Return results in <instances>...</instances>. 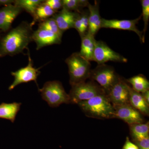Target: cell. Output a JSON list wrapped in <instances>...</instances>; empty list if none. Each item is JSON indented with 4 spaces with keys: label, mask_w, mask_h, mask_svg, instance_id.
<instances>
[{
    "label": "cell",
    "mask_w": 149,
    "mask_h": 149,
    "mask_svg": "<svg viewBox=\"0 0 149 149\" xmlns=\"http://www.w3.org/2000/svg\"><path fill=\"white\" fill-rule=\"evenodd\" d=\"M32 22H22L0 41V57L22 53L32 42Z\"/></svg>",
    "instance_id": "6da1fadb"
},
{
    "label": "cell",
    "mask_w": 149,
    "mask_h": 149,
    "mask_svg": "<svg viewBox=\"0 0 149 149\" xmlns=\"http://www.w3.org/2000/svg\"><path fill=\"white\" fill-rule=\"evenodd\" d=\"M77 104L88 117L99 119L114 118V107L106 94Z\"/></svg>",
    "instance_id": "7a4b0ae2"
},
{
    "label": "cell",
    "mask_w": 149,
    "mask_h": 149,
    "mask_svg": "<svg viewBox=\"0 0 149 149\" xmlns=\"http://www.w3.org/2000/svg\"><path fill=\"white\" fill-rule=\"evenodd\" d=\"M65 62L68 67L70 85L84 82L90 77L91 70L90 62L79 52L73 53L66 59Z\"/></svg>",
    "instance_id": "3957f363"
},
{
    "label": "cell",
    "mask_w": 149,
    "mask_h": 149,
    "mask_svg": "<svg viewBox=\"0 0 149 149\" xmlns=\"http://www.w3.org/2000/svg\"><path fill=\"white\" fill-rule=\"evenodd\" d=\"M39 91L42 99L51 107H56L62 104L70 103L69 95L60 81H48Z\"/></svg>",
    "instance_id": "277c9868"
},
{
    "label": "cell",
    "mask_w": 149,
    "mask_h": 149,
    "mask_svg": "<svg viewBox=\"0 0 149 149\" xmlns=\"http://www.w3.org/2000/svg\"><path fill=\"white\" fill-rule=\"evenodd\" d=\"M71 86L68 94L70 103L77 104L79 102L106 94L103 89L93 81H85Z\"/></svg>",
    "instance_id": "5b68a950"
},
{
    "label": "cell",
    "mask_w": 149,
    "mask_h": 149,
    "mask_svg": "<svg viewBox=\"0 0 149 149\" xmlns=\"http://www.w3.org/2000/svg\"><path fill=\"white\" fill-rule=\"evenodd\" d=\"M120 77L113 68L103 64L98 65L91 70L89 78L97 81L106 94Z\"/></svg>",
    "instance_id": "8992f818"
},
{
    "label": "cell",
    "mask_w": 149,
    "mask_h": 149,
    "mask_svg": "<svg viewBox=\"0 0 149 149\" xmlns=\"http://www.w3.org/2000/svg\"><path fill=\"white\" fill-rule=\"evenodd\" d=\"M28 52V63L27 66L22 68L15 72H11V75L14 77V80L9 87L8 89L10 91L13 90L20 84L29 83L31 81H35L38 86L37 79L40 74V68H36L33 67V61L29 50Z\"/></svg>",
    "instance_id": "52a82bcc"
},
{
    "label": "cell",
    "mask_w": 149,
    "mask_h": 149,
    "mask_svg": "<svg viewBox=\"0 0 149 149\" xmlns=\"http://www.w3.org/2000/svg\"><path fill=\"white\" fill-rule=\"evenodd\" d=\"M93 61L98 65L105 64L109 61L126 63L128 60L109 47L105 43L101 41L95 42Z\"/></svg>",
    "instance_id": "ba28073f"
},
{
    "label": "cell",
    "mask_w": 149,
    "mask_h": 149,
    "mask_svg": "<svg viewBox=\"0 0 149 149\" xmlns=\"http://www.w3.org/2000/svg\"><path fill=\"white\" fill-rule=\"evenodd\" d=\"M130 88L127 82L120 77L107 93V97L113 106L130 104Z\"/></svg>",
    "instance_id": "9c48e42d"
},
{
    "label": "cell",
    "mask_w": 149,
    "mask_h": 149,
    "mask_svg": "<svg viewBox=\"0 0 149 149\" xmlns=\"http://www.w3.org/2000/svg\"><path fill=\"white\" fill-rule=\"evenodd\" d=\"M141 18V15L138 18L131 20L107 19L102 18L101 28H109L133 31L138 35L140 40L143 42V32L140 31L136 26V24H138Z\"/></svg>",
    "instance_id": "30bf717a"
},
{
    "label": "cell",
    "mask_w": 149,
    "mask_h": 149,
    "mask_svg": "<svg viewBox=\"0 0 149 149\" xmlns=\"http://www.w3.org/2000/svg\"><path fill=\"white\" fill-rule=\"evenodd\" d=\"M113 107L114 118L121 119L129 125L143 123L142 114L130 104Z\"/></svg>",
    "instance_id": "8fae6325"
},
{
    "label": "cell",
    "mask_w": 149,
    "mask_h": 149,
    "mask_svg": "<svg viewBox=\"0 0 149 149\" xmlns=\"http://www.w3.org/2000/svg\"><path fill=\"white\" fill-rule=\"evenodd\" d=\"M32 39L36 44L37 50L46 46L60 44L62 39L52 32L40 27L33 32Z\"/></svg>",
    "instance_id": "7c38bea8"
},
{
    "label": "cell",
    "mask_w": 149,
    "mask_h": 149,
    "mask_svg": "<svg viewBox=\"0 0 149 149\" xmlns=\"http://www.w3.org/2000/svg\"><path fill=\"white\" fill-rule=\"evenodd\" d=\"M22 9L14 4L5 6L0 9V29L4 31L10 29L14 20L18 16Z\"/></svg>",
    "instance_id": "4fadbf2b"
},
{
    "label": "cell",
    "mask_w": 149,
    "mask_h": 149,
    "mask_svg": "<svg viewBox=\"0 0 149 149\" xmlns=\"http://www.w3.org/2000/svg\"><path fill=\"white\" fill-rule=\"evenodd\" d=\"M79 13L62 8L60 11L58 12L52 17L54 19L59 29L63 32L74 28V21Z\"/></svg>",
    "instance_id": "5bb4252c"
},
{
    "label": "cell",
    "mask_w": 149,
    "mask_h": 149,
    "mask_svg": "<svg viewBox=\"0 0 149 149\" xmlns=\"http://www.w3.org/2000/svg\"><path fill=\"white\" fill-rule=\"evenodd\" d=\"M88 7L89 10L88 32L95 36L101 28L102 18L100 15L99 2L95 1L94 5L89 3Z\"/></svg>",
    "instance_id": "9a60e30c"
},
{
    "label": "cell",
    "mask_w": 149,
    "mask_h": 149,
    "mask_svg": "<svg viewBox=\"0 0 149 149\" xmlns=\"http://www.w3.org/2000/svg\"><path fill=\"white\" fill-rule=\"evenodd\" d=\"M81 38V49L79 53L88 61H93V56L96 41L95 36L87 32Z\"/></svg>",
    "instance_id": "2e32d148"
},
{
    "label": "cell",
    "mask_w": 149,
    "mask_h": 149,
    "mask_svg": "<svg viewBox=\"0 0 149 149\" xmlns=\"http://www.w3.org/2000/svg\"><path fill=\"white\" fill-rule=\"evenodd\" d=\"M129 104L142 115L148 116L149 104L147 103L141 93L134 91L130 87Z\"/></svg>",
    "instance_id": "e0dca14e"
},
{
    "label": "cell",
    "mask_w": 149,
    "mask_h": 149,
    "mask_svg": "<svg viewBox=\"0 0 149 149\" xmlns=\"http://www.w3.org/2000/svg\"><path fill=\"white\" fill-rule=\"evenodd\" d=\"M21 103H2L0 104V118L10 120L12 123L15 121L17 115L20 109Z\"/></svg>",
    "instance_id": "ac0fdd59"
},
{
    "label": "cell",
    "mask_w": 149,
    "mask_h": 149,
    "mask_svg": "<svg viewBox=\"0 0 149 149\" xmlns=\"http://www.w3.org/2000/svg\"><path fill=\"white\" fill-rule=\"evenodd\" d=\"M57 12L53 10L49 6L46 4L44 1L36 9L33 16V20L32 22L35 24L37 22H40L44 21L48 18H51Z\"/></svg>",
    "instance_id": "d6986e66"
},
{
    "label": "cell",
    "mask_w": 149,
    "mask_h": 149,
    "mask_svg": "<svg viewBox=\"0 0 149 149\" xmlns=\"http://www.w3.org/2000/svg\"><path fill=\"white\" fill-rule=\"evenodd\" d=\"M126 82L132 85L134 91L140 93L149 91V82L143 74H139L129 78Z\"/></svg>",
    "instance_id": "ffe728a7"
},
{
    "label": "cell",
    "mask_w": 149,
    "mask_h": 149,
    "mask_svg": "<svg viewBox=\"0 0 149 149\" xmlns=\"http://www.w3.org/2000/svg\"><path fill=\"white\" fill-rule=\"evenodd\" d=\"M132 140L149 136V123H137L129 125Z\"/></svg>",
    "instance_id": "44dd1931"
},
{
    "label": "cell",
    "mask_w": 149,
    "mask_h": 149,
    "mask_svg": "<svg viewBox=\"0 0 149 149\" xmlns=\"http://www.w3.org/2000/svg\"><path fill=\"white\" fill-rule=\"evenodd\" d=\"M44 1L43 0H15L14 4L24 10L33 17L36 9Z\"/></svg>",
    "instance_id": "7402d4cb"
},
{
    "label": "cell",
    "mask_w": 149,
    "mask_h": 149,
    "mask_svg": "<svg viewBox=\"0 0 149 149\" xmlns=\"http://www.w3.org/2000/svg\"><path fill=\"white\" fill-rule=\"evenodd\" d=\"M63 8L68 10L80 13L81 9L88 7L89 3L86 0H62Z\"/></svg>",
    "instance_id": "603a6c76"
},
{
    "label": "cell",
    "mask_w": 149,
    "mask_h": 149,
    "mask_svg": "<svg viewBox=\"0 0 149 149\" xmlns=\"http://www.w3.org/2000/svg\"><path fill=\"white\" fill-rule=\"evenodd\" d=\"M38 27L47 29L62 39L63 32L59 29L54 19L52 17L39 22Z\"/></svg>",
    "instance_id": "cb8c5ba5"
},
{
    "label": "cell",
    "mask_w": 149,
    "mask_h": 149,
    "mask_svg": "<svg viewBox=\"0 0 149 149\" xmlns=\"http://www.w3.org/2000/svg\"><path fill=\"white\" fill-rule=\"evenodd\" d=\"M142 7V14L144 22V28L143 30V42H145V35L147 30L149 20V1L142 0L141 1Z\"/></svg>",
    "instance_id": "d4e9b609"
},
{
    "label": "cell",
    "mask_w": 149,
    "mask_h": 149,
    "mask_svg": "<svg viewBox=\"0 0 149 149\" xmlns=\"http://www.w3.org/2000/svg\"><path fill=\"white\" fill-rule=\"evenodd\" d=\"M133 143L139 149H149V136L145 138L133 140Z\"/></svg>",
    "instance_id": "484cf974"
},
{
    "label": "cell",
    "mask_w": 149,
    "mask_h": 149,
    "mask_svg": "<svg viewBox=\"0 0 149 149\" xmlns=\"http://www.w3.org/2000/svg\"><path fill=\"white\" fill-rule=\"evenodd\" d=\"M45 3L56 12L63 8L62 0H46Z\"/></svg>",
    "instance_id": "4316f807"
},
{
    "label": "cell",
    "mask_w": 149,
    "mask_h": 149,
    "mask_svg": "<svg viewBox=\"0 0 149 149\" xmlns=\"http://www.w3.org/2000/svg\"><path fill=\"white\" fill-rule=\"evenodd\" d=\"M122 149H139V147L133 142H131L128 137H126L125 143Z\"/></svg>",
    "instance_id": "83f0119b"
},
{
    "label": "cell",
    "mask_w": 149,
    "mask_h": 149,
    "mask_svg": "<svg viewBox=\"0 0 149 149\" xmlns=\"http://www.w3.org/2000/svg\"><path fill=\"white\" fill-rule=\"evenodd\" d=\"M15 0H0V6H6L13 4Z\"/></svg>",
    "instance_id": "f1b7e54d"
},
{
    "label": "cell",
    "mask_w": 149,
    "mask_h": 149,
    "mask_svg": "<svg viewBox=\"0 0 149 149\" xmlns=\"http://www.w3.org/2000/svg\"><path fill=\"white\" fill-rule=\"evenodd\" d=\"M143 97L145 99L147 103L149 104V91H146L143 93H141Z\"/></svg>",
    "instance_id": "f546056e"
}]
</instances>
